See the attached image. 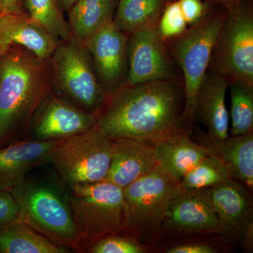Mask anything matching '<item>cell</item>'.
<instances>
[{
	"label": "cell",
	"instance_id": "obj_1",
	"mask_svg": "<svg viewBox=\"0 0 253 253\" xmlns=\"http://www.w3.org/2000/svg\"><path fill=\"white\" fill-rule=\"evenodd\" d=\"M96 126L112 139H134L154 146L184 131V94L174 80L125 83L109 94Z\"/></svg>",
	"mask_w": 253,
	"mask_h": 253
},
{
	"label": "cell",
	"instance_id": "obj_2",
	"mask_svg": "<svg viewBox=\"0 0 253 253\" xmlns=\"http://www.w3.org/2000/svg\"><path fill=\"white\" fill-rule=\"evenodd\" d=\"M53 91L50 59L22 46L0 56V148L25 139L42 103Z\"/></svg>",
	"mask_w": 253,
	"mask_h": 253
},
{
	"label": "cell",
	"instance_id": "obj_3",
	"mask_svg": "<svg viewBox=\"0 0 253 253\" xmlns=\"http://www.w3.org/2000/svg\"><path fill=\"white\" fill-rule=\"evenodd\" d=\"M9 191L17 207L18 219L69 252L84 253L67 195L51 184L27 177Z\"/></svg>",
	"mask_w": 253,
	"mask_h": 253
},
{
	"label": "cell",
	"instance_id": "obj_4",
	"mask_svg": "<svg viewBox=\"0 0 253 253\" xmlns=\"http://www.w3.org/2000/svg\"><path fill=\"white\" fill-rule=\"evenodd\" d=\"M182 192L161 166L123 189L124 226L121 234L150 249L163 238L162 226L171 201Z\"/></svg>",
	"mask_w": 253,
	"mask_h": 253
},
{
	"label": "cell",
	"instance_id": "obj_5",
	"mask_svg": "<svg viewBox=\"0 0 253 253\" xmlns=\"http://www.w3.org/2000/svg\"><path fill=\"white\" fill-rule=\"evenodd\" d=\"M53 91L83 111L96 116L109 93L100 84L90 53L84 44L61 41L50 58Z\"/></svg>",
	"mask_w": 253,
	"mask_h": 253
},
{
	"label": "cell",
	"instance_id": "obj_6",
	"mask_svg": "<svg viewBox=\"0 0 253 253\" xmlns=\"http://www.w3.org/2000/svg\"><path fill=\"white\" fill-rule=\"evenodd\" d=\"M67 188L68 204L84 246L103 236L121 234L125 218L122 188L106 179Z\"/></svg>",
	"mask_w": 253,
	"mask_h": 253
},
{
	"label": "cell",
	"instance_id": "obj_7",
	"mask_svg": "<svg viewBox=\"0 0 253 253\" xmlns=\"http://www.w3.org/2000/svg\"><path fill=\"white\" fill-rule=\"evenodd\" d=\"M112 142L96 126L60 141L51 164L67 187L104 180L111 164Z\"/></svg>",
	"mask_w": 253,
	"mask_h": 253
},
{
	"label": "cell",
	"instance_id": "obj_8",
	"mask_svg": "<svg viewBox=\"0 0 253 253\" xmlns=\"http://www.w3.org/2000/svg\"><path fill=\"white\" fill-rule=\"evenodd\" d=\"M210 65L229 81L253 86V11L244 0L227 10Z\"/></svg>",
	"mask_w": 253,
	"mask_h": 253
},
{
	"label": "cell",
	"instance_id": "obj_9",
	"mask_svg": "<svg viewBox=\"0 0 253 253\" xmlns=\"http://www.w3.org/2000/svg\"><path fill=\"white\" fill-rule=\"evenodd\" d=\"M226 14L206 16L177 37L173 54L184 75V117L194 118L196 93L211 64Z\"/></svg>",
	"mask_w": 253,
	"mask_h": 253
},
{
	"label": "cell",
	"instance_id": "obj_10",
	"mask_svg": "<svg viewBox=\"0 0 253 253\" xmlns=\"http://www.w3.org/2000/svg\"><path fill=\"white\" fill-rule=\"evenodd\" d=\"M205 190L219 219L221 235L253 251V201L251 189L230 178Z\"/></svg>",
	"mask_w": 253,
	"mask_h": 253
},
{
	"label": "cell",
	"instance_id": "obj_11",
	"mask_svg": "<svg viewBox=\"0 0 253 253\" xmlns=\"http://www.w3.org/2000/svg\"><path fill=\"white\" fill-rule=\"evenodd\" d=\"M127 41L128 70L126 83L175 79V70L168 56L157 23L131 33Z\"/></svg>",
	"mask_w": 253,
	"mask_h": 253
},
{
	"label": "cell",
	"instance_id": "obj_12",
	"mask_svg": "<svg viewBox=\"0 0 253 253\" xmlns=\"http://www.w3.org/2000/svg\"><path fill=\"white\" fill-rule=\"evenodd\" d=\"M162 233L174 238L221 235L219 219L205 189L182 191L171 201Z\"/></svg>",
	"mask_w": 253,
	"mask_h": 253
},
{
	"label": "cell",
	"instance_id": "obj_13",
	"mask_svg": "<svg viewBox=\"0 0 253 253\" xmlns=\"http://www.w3.org/2000/svg\"><path fill=\"white\" fill-rule=\"evenodd\" d=\"M96 126L95 115L79 109L52 91L37 110L30 130L32 139L36 140L60 141Z\"/></svg>",
	"mask_w": 253,
	"mask_h": 253
},
{
	"label": "cell",
	"instance_id": "obj_14",
	"mask_svg": "<svg viewBox=\"0 0 253 253\" xmlns=\"http://www.w3.org/2000/svg\"><path fill=\"white\" fill-rule=\"evenodd\" d=\"M126 35L111 21L94 33L84 44L90 53L100 84L109 94L126 81Z\"/></svg>",
	"mask_w": 253,
	"mask_h": 253
},
{
	"label": "cell",
	"instance_id": "obj_15",
	"mask_svg": "<svg viewBox=\"0 0 253 253\" xmlns=\"http://www.w3.org/2000/svg\"><path fill=\"white\" fill-rule=\"evenodd\" d=\"M60 141L23 139L0 148V189L10 191L33 169L51 164Z\"/></svg>",
	"mask_w": 253,
	"mask_h": 253
},
{
	"label": "cell",
	"instance_id": "obj_16",
	"mask_svg": "<svg viewBox=\"0 0 253 253\" xmlns=\"http://www.w3.org/2000/svg\"><path fill=\"white\" fill-rule=\"evenodd\" d=\"M229 85V79L212 71L206 73L196 93L194 117L204 125L211 140L229 136V116L225 101Z\"/></svg>",
	"mask_w": 253,
	"mask_h": 253
},
{
	"label": "cell",
	"instance_id": "obj_17",
	"mask_svg": "<svg viewBox=\"0 0 253 253\" xmlns=\"http://www.w3.org/2000/svg\"><path fill=\"white\" fill-rule=\"evenodd\" d=\"M158 166L151 145L125 138L113 139L111 164L105 179L124 189Z\"/></svg>",
	"mask_w": 253,
	"mask_h": 253
},
{
	"label": "cell",
	"instance_id": "obj_18",
	"mask_svg": "<svg viewBox=\"0 0 253 253\" xmlns=\"http://www.w3.org/2000/svg\"><path fill=\"white\" fill-rule=\"evenodd\" d=\"M58 42L25 14L0 15V56L10 46H22L42 61H48Z\"/></svg>",
	"mask_w": 253,
	"mask_h": 253
},
{
	"label": "cell",
	"instance_id": "obj_19",
	"mask_svg": "<svg viewBox=\"0 0 253 253\" xmlns=\"http://www.w3.org/2000/svg\"><path fill=\"white\" fill-rule=\"evenodd\" d=\"M153 146L158 165L176 181H180L209 154L206 146L191 140L185 130L158 141Z\"/></svg>",
	"mask_w": 253,
	"mask_h": 253
},
{
	"label": "cell",
	"instance_id": "obj_20",
	"mask_svg": "<svg viewBox=\"0 0 253 253\" xmlns=\"http://www.w3.org/2000/svg\"><path fill=\"white\" fill-rule=\"evenodd\" d=\"M208 154L218 158L225 166L231 177L253 189V133L229 136L221 140L208 139Z\"/></svg>",
	"mask_w": 253,
	"mask_h": 253
},
{
	"label": "cell",
	"instance_id": "obj_21",
	"mask_svg": "<svg viewBox=\"0 0 253 253\" xmlns=\"http://www.w3.org/2000/svg\"><path fill=\"white\" fill-rule=\"evenodd\" d=\"M118 0H77L68 11L73 39L84 44L94 33L113 21Z\"/></svg>",
	"mask_w": 253,
	"mask_h": 253
},
{
	"label": "cell",
	"instance_id": "obj_22",
	"mask_svg": "<svg viewBox=\"0 0 253 253\" xmlns=\"http://www.w3.org/2000/svg\"><path fill=\"white\" fill-rule=\"evenodd\" d=\"M68 252L21 219H16L0 229V253Z\"/></svg>",
	"mask_w": 253,
	"mask_h": 253
},
{
	"label": "cell",
	"instance_id": "obj_23",
	"mask_svg": "<svg viewBox=\"0 0 253 253\" xmlns=\"http://www.w3.org/2000/svg\"><path fill=\"white\" fill-rule=\"evenodd\" d=\"M168 0H118L113 22L126 34L158 23Z\"/></svg>",
	"mask_w": 253,
	"mask_h": 253
},
{
	"label": "cell",
	"instance_id": "obj_24",
	"mask_svg": "<svg viewBox=\"0 0 253 253\" xmlns=\"http://www.w3.org/2000/svg\"><path fill=\"white\" fill-rule=\"evenodd\" d=\"M23 7L58 42L72 39L67 20L56 0H23Z\"/></svg>",
	"mask_w": 253,
	"mask_h": 253
},
{
	"label": "cell",
	"instance_id": "obj_25",
	"mask_svg": "<svg viewBox=\"0 0 253 253\" xmlns=\"http://www.w3.org/2000/svg\"><path fill=\"white\" fill-rule=\"evenodd\" d=\"M231 94V136L253 130V86L243 82L229 81Z\"/></svg>",
	"mask_w": 253,
	"mask_h": 253
},
{
	"label": "cell",
	"instance_id": "obj_26",
	"mask_svg": "<svg viewBox=\"0 0 253 253\" xmlns=\"http://www.w3.org/2000/svg\"><path fill=\"white\" fill-rule=\"evenodd\" d=\"M225 166L213 155L208 154L179 181L182 191L212 187L230 179Z\"/></svg>",
	"mask_w": 253,
	"mask_h": 253
},
{
	"label": "cell",
	"instance_id": "obj_27",
	"mask_svg": "<svg viewBox=\"0 0 253 253\" xmlns=\"http://www.w3.org/2000/svg\"><path fill=\"white\" fill-rule=\"evenodd\" d=\"M146 246L122 234H109L86 243L84 253H145Z\"/></svg>",
	"mask_w": 253,
	"mask_h": 253
},
{
	"label": "cell",
	"instance_id": "obj_28",
	"mask_svg": "<svg viewBox=\"0 0 253 253\" xmlns=\"http://www.w3.org/2000/svg\"><path fill=\"white\" fill-rule=\"evenodd\" d=\"M158 23V32L163 40L180 36L188 24L178 1L168 3Z\"/></svg>",
	"mask_w": 253,
	"mask_h": 253
},
{
	"label": "cell",
	"instance_id": "obj_29",
	"mask_svg": "<svg viewBox=\"0 0 253 253\" xmlns=\"http://www.w3.org/2000/svg\"><path fill=\"white\" fill-rule=\"evenodd\" d=\"M166 253H216L217 248L210 243L201 241H184L170 245L165 250Z\"/></svg>",
	"mask_w": 253,
	"mask_h": 253
},
{
	"label": "cell",
	"instance_id": "obj_30",
	"mask_svg": "<svg viewBox=\"0 0 253 253\" xmlns=\"http://www.w3.org/2000/svg\"><path fill=\"white\" fill-rule=\"evenodd\" d=\"M18 219V211L12 195L0 189V229Z\"/></svg>",
	"mask_w": 253,
	"mask_h": 253
},
{
	"label": "cell",
	"instance_id": "obj_31",
	"mask_svg": "<svg viewBox=\"0 0 253 253\" xmlns=\"http://www.w3.org/2000/svg\"><path fill=\"white\" fill-rule=\"evenodd\" d=\"M187 23L194 24L207 14V6L202 0H178Z\"/></svg>",
	"mask_w": 253,
	"mask_h": 253
},
{
	"label": "cell",
	"instance_id": "obj_32",
	"mask_svg": "<svg viewBox=\"0 0 253 253\" xmlns=\"http://www.w3.org/2000/svg\"><path fill=\"white\" fill-rule=\"evenodd\" d=\"M25 13L23 0H0V15Z\"/></svg>",
	"mask_w": 253,
	"mask_h": 253
},
{
	"label": "cell",
	"instance_id": "obj_33",
	"mask_svg": "<svg viewBox=\"0 0 253 253\" xmlns=\"http://www.w3.org/2000/svg\"><path fill=\"white\" fill-rule=\"evenodd\" d=\"M212 2L216 3L225 7L226 9L229 10L235 6L236 4L241 2L242 0H210Z\"/></svg>",
	"mask_w": 253,
	"mask_h": 253
},
{
	"label": "cell",
	"instance_id": "obj_34",
	"mask_svg": "<svg viewBox=\"0 0 253 253\" xmlns=\"http://www.w3.org/2000/svg\"><path fill=\"white\" fill-rule=\"evenodd\" d=\"M56 1H57L60 9L62 10L63 13L67 14L68 11L71 9L77 0H56Z\"/></svg>",
	"mask_w": 253,
	"mask_h": 253
}]
</instances>
